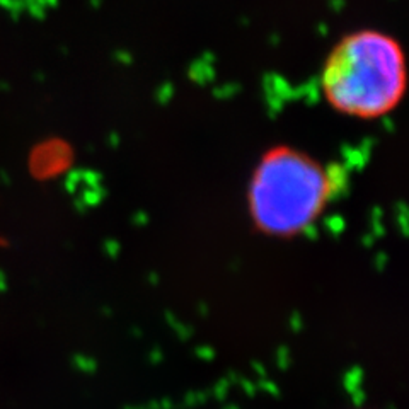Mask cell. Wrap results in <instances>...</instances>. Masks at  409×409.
<instances>
[{
  "label": "cell",
  "mask_w": 409,
  "mask_h": 409,
  "mask_svg": "<svg viewBox=\"0 0 409 409\" xmlns=\"http://www.w3.org/2000/svg\"><path fill=\"white\" fill-rule=\"evenodd\" d=\"M319 85L324 101L336 113L378 119L398 108L406 94V53L389 33L356 29L329 50Z\"/></svg>",
  "instance_id": "cell-1"
},
{
  "label": "cell",
  "mask_w": 409,
  "mask_h": 409,
  "mask_svg": "<svg viewBox=\"0 0 409 409\" xmlns=\"http://www.w3.org/2000/svg\"><path fill=\"white\" fill-rule=\"evenodd\" d=\"M331 168L292 145H275L259 157L247 182V215L264 236L292 239L322 217L338 190Z\"/></svg>",
  "instance_id": "cell-2"
}]
</instances>
